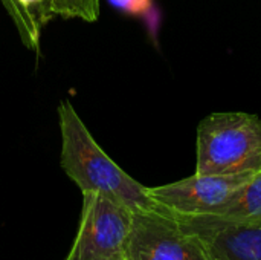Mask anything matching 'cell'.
<instances>
[{"label":"cell","instance_id":"obj_1","mask_svg":"<svg viewBox=\"0 0 261 260\" xmlns=\"http://www.w3.org/2000/svg\"><path fill=\"white\" fill-rule=\"evenodd\" d=\"M58 121L60 166L81 192H98L133 211L156 208L148 187L133 179L101 149L70 101L60 103Z\"/></svg>","mask_w":261,"mask_h":260},{"label":"cell","instance_id":"obj_2","mask_svg":"<svg viewBox=\"0 0 261 260\" xmlns=\"http://www.w3.org/2000/svg\"><path fill=\"white\" fill-rule=\"evenodd\" d=\"M261 170V118L216 112L197 126L196 173L242 175Z\"/></svg>","mask_w":261,"mask_h":260},{"label":"cell","instance_id":"obj_3","mask_svg":"<svg viewBox=\"0 0 261 260\" xmlns=\"http://www.w3.org/2000/svg\"><path fill=\"white\" fill-rule=\"evenodd\" d=\"M133 213L106 195L83 192L80 227L66 260L122 259Z\"/></svg>","mask_w":261,"mask_h":260},{"label":"cell","instance_id":"obj_4","mask_svg":"<svg viewBox=\"0 0 261 260\" xmlns=\"http://www.w3.org/2000/svg\"><path fill=\"white\" fill-rule=\"evenodd\" d=\"M125 260H210L200 241L165 208L133 213Z\"/></svg>","mask_w":261,"mask_h":260},{"label":"cell","instance_id":"obj_5","mask_svg":"<svg viewBox=\"0 0 261 260\" xmlns=\"http://www.w3.org/2000/svg\"><path fill=\"white\" fill-rule=\"evenodd\" d=\"M254 175L194 173L190 178L171 184L148 187V195L158 207L176 215H214Z\"/></svg>","mask_w":261,"mask_h":260},{"label":"cell","instance_id":"obj_6","mask_svg":"<svg viewBox=\"0 0 261 260\" xmlns=\"http://www.w3.org/2000/svg\"><path fill=\"white\" fill-rule=\"evenodd\" d=\"M171 215L200 241L210 260H261V221Z\"/></svg>","mask_w":261,"mask_h":260},{"label":"cell","instance_id":"obj_7","mask_svg":"<svg viewBox=\"0 0 261 260\" xmlns=\"http://www.w3.org/2000/svg\"><path fill=\"white\" fill-rule=\"evenodd\" d=\"M0 3L14 21L23 44L37 54L43 31L54 18L96 21L99 17V0H0Z\"/></svg>","mask_w":261,"mask_h":260},{"label":"cell","instance_id":"obj_8","mask_svg":"<svg viewBox=\"0 0 261 260\" xmlns=\"http://www.w3.org/2000/svg\"><path fill=\"white\" fill-rule=\"evenodd\" d=\"M216 216L242 219V221H261V170H258L220 210Z\"/></svg>","mask_w":261,"mask_h":260},{"label":"cell","instance_id":"obj_9","mask_svg":"<svg viewBox=\"0 0 261 260\" xmlns=\"http://www.w3.org/2000/svg\"><path fill=\"white\" fill-rule=\"evenodd\" d=\"M109 3L133 17H148L153 11V0H109Z\"/></svg>","mask_w":261,"mask_h":260},{"label":"cell","instance_id":"obj_10","mask_svg":"<svg viewBox=\"0 0 261 260\" xmlns=\"http://www.w3.org/2000/svg\"><path fill=\"white\" fill-rule=\"evenodd\" d=\"M119 260H125V257H122V259H119Z\"/></svg>","mask_w":261,"mask_h":260}]
</instances>
